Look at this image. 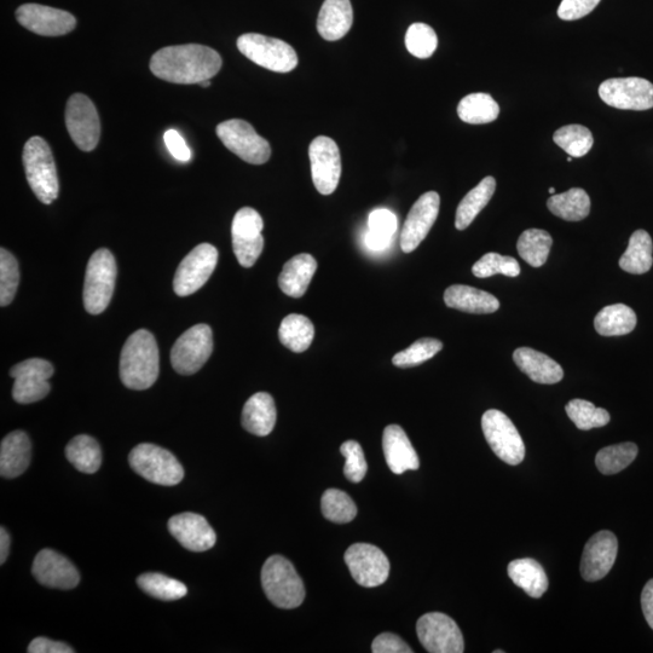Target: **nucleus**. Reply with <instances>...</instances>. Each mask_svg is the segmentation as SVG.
Segmentation results:
<instances>
[{
    "label": "nucleus",
    "instance_id": "55",
    "mask_svg": "<svg viewBox=\"0 0 653 653\" xmlns=\"http://www.w3.org/2000/svg\"><path fill=\"white\" fill-rule=\"evenodd\" d=\"M392 244V238H387V236L374 233V231H367L364 235V245L368 251L372 252H384L389 250Z\"/></svg>",
    "mask_w": 653,
    "mask_h": 653
},
{
    "label": "nucleus",
    "instance_id": "40",
    "mask_svg": "<svg viewBox=\"0 0 653 653\" xmlns=\"http://www.w3.org/2000/svg\"><path fill=\"white\" fill-rule=\"evenodd\" d=\"M138 586L143 592H146L150 597L164 600V602H173L186 597L188 588L181 581L171 579L155 572H148L143 574L137 579Z\"/></svg>",
    "mask_w": 653,
    "mask_h": 653
},
{
    "label": "nucleus",
    "instance_id": "36",
    "mask_svg": "<svg viewBox=\"0 0 653 653\" xmlns=\"http://www.w3.org/2000/svg\"><path fill=\"white\" fill-rule=\"evenodd\" d=\"M66 456L78 471L86 475L96 473L102 465L100 444L88 435L74 437L66 447Z\"/></svg>",
    "mask_w": 653,
    "mask_h": 653
},
{
    "label": "nucleus",
    "instance_id": "57",
    "mask_svg": "<svg viewBox=\"0 0 653 653\" xmlns=\"http://www.w3.org/2000/svg\"><path fill=\"white\" fill-rule=\"evenodd\" d=\"M10 550V536L3 527L0 529V564L7 562Z\"/></svg>",
    "mask_w": 653,
    "mask_h": 653
},
{
    "label": "nucleus",
    "instance_id": "49",
    "mask_svg": "<svg viewBox=\"0 0 653 653\" xmlns=\"http://www.w3.org/2000/svg\"><path fill=\"white\" fill-rule=\"evenodd\" d=\"M340 453L345 458L344 475L352 483H360L367 475V461L364 458L360 443L348 441L340 447Z\"/></svg>",
    "mask_w": 653,
    "mask_h": 653
},
{
    "label": "nucleus",
    "instance_id": "12",
    "mask_svg": "<svg viewBox=\"0 0 653 653\" xmlns=\"http://www.w3.org/2000/svg\"><path fill=\"white\" fill-rule=\"evenodd\" d=\"M416 633L421 645L431 653H462L464 637L458 624L442 612H430L419 618Z\"/></svg>",
    "mask_w": 653,
    "mask_h": 653
},
{
    "label": "nucleus",
    "instance_id": "7",
    "mask_svg": "<svg viewBox=\"0 0 653 653\" xmlns=\"http://www.w3.org/2000/svg\"><path fill=\"white\" fill-rule=\"evenodd\" d=\"M238 48L248 60L271 72L288 73L298 66L296 50L281 39L246 33L238 39Z\"/></svg>",
    "mask_w": 653,
    "mask_h": 653
},
{
    "label": "nucleus",
    "instance_id": "17",
    "mask_svg": "<svg viewBox=\"0 0 653 653\" xmlns=\"http://www.w3.org/2000/svg\"><path fill=\"white\" fill-rule=\"evenodd\" d=\"M311 175L314 186L322 195H331L342 176V156L338 144L326 136L316 137L309 147Z\"/></svg>",
    "mask_w": 653,
    "mask_h": 653
},
{
    "label": "nucleus",
    "instance_id": "6",
    "mask_svg": "<svg viewBox=\"0 0 653 653\" xmlns=\"http://www.w3.org/2000/svg\"><path fill=\"white\" fill-rule=\"evenodd\" d=\"M132 470L154 484L172 487L183 481L184 470L176 456L155 444L142 443L129 456Z\"/></svg>",
    "mask_w": 653,
    "mask_h": 653
},
{
    "label": "nucleus",
    "instance_id": "45",
    "mask_svg": "<svg viewBox=\"0 0 653 653\" xmlns=\"http://www.w3.org/2000/svg\"><path fill=\"white\" fill-rule=\"evenodd\" d=\"M442 349L443 343L441 340L433 338L419 339L410 345L408 349L398 352L392 358V363L398 368L416 367L421 363L431 360Z\"/></svg>",
    "mask_w": 653,
    "mask_h": 653
},
{
    "label": "nucleus",
    "instance_id": "50",
    "mask_svg": "<svg viewBox=\"0 0 653 653\" xmlns=\"http://www.w3.org/2000/svg\"><path fill=\"white\" fill-rule=\"evenodd\" d=\"M602 0H562L558 8L559 19L576 21L592 13Z\"/></svg>",
    "mask_w": 653,
    "mask_h": 653
},
{
    "label": "nucleus",
    "instance_id": "5",
    "mask_svg": "<svg viewBox=\"0 0 653 653\" xmlns=\"http://www.w3.org/2000/svg\"><path fill=\"white\" fill-rule=\"evenodd\" d=\"M117 274V262L111 251L100 248L92 254L86 267L83 296L85 309L89 314L100 315L108 308Z\"/></svg>",
    "mask_w": 653,
    "mask_h": 653
},
{
    "label": "nucleus",
    "instance_id": "59",
    "mask_svg": "<svg viewBox=\"0 0 653 653\" xmlns=\"http://www.w3.org/2000/svg\"><path fill=\"white\" fill-rule=\"evenodd\" d=\"M548 193H550L551 195H554V194H556V189L550 188V190H548Z\"/></svg>",
    "mask_w": 653,
    "mask_h": 653
},
{
    "label": "nucleus",
    "instance_id": "19",
    "mask_svg": "<svg viewBox=\"0 0 653 653\" xmlns=\"http://www.w3.org/2000/svg\"><path fill=\"white\" fill-rule=\"evenodd\" d=\"M16 19L26 30L43 37H61L77 27V20L68 11L40 4H23L16 10Z\"/></svg>",
    "mask_w": 653,
    "mask_h": 653
},
{
    "label": "nucleus",
    "instance_id": "13",
    "mask_svg": "<svg viewBox=\"0 0 653 653\" xmlns=\"http://www.w3.org/2000/svg\"><path fill=\"white\" fill-rule=\"evenodd\" d=\"M263 228V218L253 208L244 207L236 213L231 225V239L235 256L242 267H253L262 254Z\"/></svg>",
    "mask_w": 653,
    "mask_h": 653
},
{
    "label": "nucleus",
    "instance_id": "14",
    "mask_svg": "<svg viewBox=\"0 0 653 653\" xmlns=\"http://www.w3.org/2000/svg\"><path fill=\"white\" fill-rule=\"evenodd\" d=\"M218 263V250L210 244L196 246L182 260L173 280V290L177 296L188 297L198 292L210 279Z\"/></svg>",
    "mask_w": 653,
    "mask_h": 653
},
{
    "label": "nucleus",
    "instance_id": "27",
    "mask_svg": "<svg viewBox=\"0 0 653 653\" xmlns=\"http://www.w3.org/2000/svg\"><path fill=\"white\" fill-rule=\"evenodd\" d=\"M354 23V10L350 0H325L317 20V31L328 42L342 39Z\"/></svg>",
    "mask_w": 653,
    "mask_h": 653
},
{
    "label": "nucleus",
    "instance_id": "46",
    "mask_svg": "<svg viewBox=\"0 0 653 653\" xmlns=\"http://www.w3.org/2000/svg\"><path fill=\"white\" fill-rule=\"evenodd\" d=\"M406 46L410 54L418 59H429L438 46L437 34L426 23H413L406 34Z\"/></svg>",
    "mask_w": 653,
    "mask_h": 653
},
{
    "label": "nucleus",
    "instance_id": "22",
    "mask_svg": "<svg viewBox=\"0 0 653 653\" xmlns=\"http://www.w3.org/2000/svg\"><path fill=\"white\" fill-rule=\"evenodd\" d=\"M32 574L40 585L57 589H73L79 585L80 575L66 557L52 550H43L34 558Z\"/></svg>",
    "mask_w": 653,
    "mask_h": 653
},
{
    "label": "nucleus",
    "instance_id": "31",
    "mask_svg": "<svg viewBox=\"0 0 653 653\" xmlns=\"http://www.w3.org/2000/svg\"><path fill=\"white\" fill-rule=\"evenodd\" d=\"M508 576L529 597L539 599L548 589L545 569L534 559H516L508 565Z\"/></svg>",
    "mask_w": 653,
    "mask_h": 653
},
{
    "label": "nucleus",
    "instance_id": "42",
    "mask_svg": "<svg viewBox=\"0 0 653 653\" xmlns=\"http://www.w3.org/2000/svg\"><path fill=\"white\" fill-rule=\"evenodd\" d=\"M553 141L572 158H582L592 149V132L582 125H566L554 132Z\"/></svg>",
    "mask_w": 653,
    "mask_h": 653
},
{
    "label": "nucleus",
    "instance_id": "29",
    "mask_svg": "<svg viewBox=\"0 0 653 653\" xmlns=\"http://www.w3.org/2000/svg\"><path fill=\"white\" fill-rule=\"evenodd\" d=\"M444 302L448 308L468 312V314H493L500 308V302L493 294L464 285L447 288Z\"/></svg>",
    "mask_w": 653,
    "mask_h": 653
},
{
    "label": "nucleus",
    "instance_id": "51",
    "mask_svg": "<svg viewBox=\"0 0 653 653\" xmlns=\"http://www.w3.org/2000/svg\"><path fill=\"white\" fill-rule=\"evenodd\" d=\"M368 229L374 233L394 238L397 231V217L386 208H378L369 215Z\"/></svg>",
    "mask_w": 653,
    "mask_h": 653
},
{
    "label": "nucleus",
    "instance_id": "43",
    "mask_svg": "<svg viewBox=\"0 0 653 653\" xmlns=\"http://www.w3.org/2000/svg\"><path fill=\"white\" fill-rule=\"evenodd\" d=\"M565 410L572 423L582 431L604 427L611 420L608 410L597 408L593 403L580 400V398L566 404Z\"/></svg>",
    "mask_w": 653,
    "mask_h": 653
},
{
    "label": "nucleus",
    "instance_id": "33",
    "mask_svg": "<svg viewBox=\"0 0 653 653\" xmlns=\"http://www.w3.org/2000/svg\"><path fill=\"white\" fill-rule=\"evenodd\" d=\"M496 181L494 177H485L476 188L461 200L456 211L455 227L458 230H465L475 221L483 208L489 204L495 193Z\"/></svg>",
    "mask_w": 653,
    "mask_h": 653
},
{
    "label": "nucleus",
    "instance_id": "3",
    "mask_svg": "<svg viewBox=\"0 0 653 653\" xmlns=\"http://www.w3.org/2000/svg\"><path fill=\"white\" fill-rule=\"evenodd\" d=\"M23 167L32 192L40 202L50 205L60 192L59 177L50 146L42 137H32L22 154Z\"/></svg>",
    "mask_w": 653,
    "mask_h": 653
},
{
    "label": "nucleus",
    "instance_id": "25",
    "mask_svg": "<svg viewBox=\"0 0 653 653\" xmlns=\"http://www.w3.org/2000/svg\"><path fill=\"white\" fill-rule=\"evenodd\" d=\"M32 444L23 431H14L0 444V475L3 478H16L22 475L31 464Z\"/></svg>",
    "mask_w": 653,
    "mask_h": 653
},
{
    "label": "nucleus",
    "instance_id": "18",
    "mask_svg": "<svg viewBox=\"0 0 653 653\" xmlns=\"http://www.w3.org/2000/svg\"><path fill=\"white\" fill-rule=\"evenodd\" d=\"M344 558L352 579L362 587H379L389 579V559L377 546L356 543L345 552Z\"/></svg>",
    "mask_w": 653,
    "mask_h": 653
},
{
    "label": "nucleus",
    "instance_id": "37",
    "mask_svg": "<svg viewBox=\"0 0 653 653\" xmlns=\"http://www.w3.org/2000/svg\"><path fill=\"white\" fill-rule=\"evenodd\" d=\"M315 337V327L308 317L303 315H288L281 322L279 329L280 342L297 354L308 350Z\"/></svg>",
    "mask_w": 653,
    "mask_h": 653
},
{
    "label": "nucleus",
    "instance_id": "32",
    "mask_svg": "<svg viewBox=\"0 0 653 653\" xmlns=\"http://www.w3.org/2000/svg\"><path fill=\"white\" fill-rule=\"evenodd\" d=\"M637 314L624 304L605 306L594 319V328L603 337H620L637 327Z\"/></svg>",
    "mask_w": 653,
    "mask_h": 653
},
{
    "label": "nucleus",
    "instance_id": "35",
    "mask_svg": "<svg viewBox=\"0 0 653 653\" xmlns=\"http://www.w3.org/2000/svg\"><path fill=\"white\" fill-rule=\"evenodd\" d=\"M554 216L568 222H580L591 212V199L585 190L572 188L563 194H554L547 201Z\"/></svg>",
    "mask_w": 653,
    "mask_h": 653
},
{
    "label": "nucleus",
    "instance_id": "39",
    "mask_svg": "<svg viewBox=\"0 0 653 653\" xmlns=\"http://www.w3.org/2000/svg\"><path fill=\"white\" fill-rule=\"evenodd\" d=\"M552 245V236L546 230L528 229L519 236L517 250L531 267L540 268L547 262Z\"/></svg>",
    "mask_w": 653,
    "mask_h": 653
},
{
    "label": "nucleus",
    "instance_id": "8",
    "mask_svg": "<svg viewBox=\"0 0 653 653\" xmlns=\"http://www.w3.org/2000/svg\"><path fill=\"white\" fill-rule=\"evenodd\" d=\"M217 136L231 153L252 165L268 163L271 156L270 144L259 136L254 127L241 119L223 121L217 126Z\"/></svg>",
    "mask_w": 653,
    "mask_h": 653
},
{
    "label": "nucleus",
    "instance_id": "48",
    "mask_svg": "<svg viewBox=\"0 0 653 653\" xmlns=\"http://www.w3.org/2000/svg\"><path fill=\"white\" fill-rule=\"evenodd\" d=\"M20 282L19 263L5 248L0 250V305L13 302Z\"/></svg>",
    "mask_w": 653,
    "mask_h": 653
},
{
    "label": "nucleus",
    "instance_id": "52",
    "mask_svg": "<svg viewBox=\"0 0 653 653\" xmlns=\"http://www.w3.org/2000/svg\"><path fill=\"white\" fill-rule=\"evenodd\" d=\"M374 653H412L406 641L392 633L380 634L372 644Z\"/></svg>",
    "mask_w": 653,
    "mask_h": 653
},
{
    "label": "nucleus",
    "instance_id": "2",
    "mask_svg": "<svg viewBox=\"0 0 653 653\" xmlns=\"http://www.w3.org/2000/svg\"><path fill=\"white\" fill-rule=\"evenodd\" d=\"M158 343L147 329H140L126 340L120 355V379L127 389L147 390L158 380Z\"/></svg>",
    "mask_w": 653,
    "mask_h": 653
},
{
    "label": "nucleus",
    "instance_id": "28",
    "mask_svg": "<svg viewBox=\"0 0 653 653\" xmlns=\"http://www.w3.org/2000/svg\"><path fill=\"white\" fill-rule=\"evenodd\" d=\"M277 419L274 398L267 392H258L242 410V426L254 436L265 437L273 432Z\"/></svg>",
    "mask_w": 653,
    "mask_h": 653
},
{
    "label": "nucleus",
    "instance_id": "11",
    "mask_svg": "<svg viewBox=\"0 0 653 653\" xmlns=\"http://www.w3.org/2000/svg\"><path fill=\"white\" fill-rule=\"evenodd\" d=\"M66 126L75 146L83 152H92L100 142L101 121L95 104L88 96L75 94L66 107Z\"/></svg>",
    "mask_w": 653,
    "mask_h": 653
},
{
    "label": "nucleus",
    "instance_id": "30",
    "mask_svg": "<svg viewBox=\"0 0 653 653\" xmlns=\"http://www.w3.org/2000/svg\"><path fill=\"white\" fill-rule=\"evenodd\" d=\"M317 270L311 254L303 253L288 260L279 277L281 291L288 297L302 298Z\"/></svg>",
    "mask_w": 653,
    "mask_h": 653
},
{
    "label": "nucleus",
    "instance_id": "20",
    "mask_svg": "<svg viewBox=\"0 0 653 653\" xmlns=\"http://www.w3.org/2000/svg\"><path fill=\"white\" fill-rule=\"evenodd\" d=\"M441 206V198L436 192L421 195L410 210L401 234V247L410 253L419 247L435 224Z\"/></svg>",
    "mask_w": 653,
    "mask_h": 653
},
{
    "label": "nucleus",
    "instance_id": "21",
    "mask_svg": "<svg viewBox=\"0 0 653 653\" xmlns=\"http://www.w3.org/2000/svg\"><path fill=\"white\" fill-rule=\"evenodd\" d=\"M618 553L617 537L603 530L588 540L581 560V575L589 582L604 579L614 566Z\"/></svg>",
    "mask_w": 653,
    "mask_h": 653
},
{
    "label": "nucleus",
    "instance_id": "26",
    "mask_svg": "<svg viewBox=\"0 0 653 653\" xmlns=\"http://www.w3.org/2000/svg\"><path fill=\"white\" fill-rule=\"evenodd\" d=\"M513 360L524 374L535 383L553 385L564 378L563 368L550 356L530 348L514 351Z\"/></svg>",
    "mask_w": 653,
    "mask_h": 653
},
{
    "label": "nucleus",
    "instance_id": "44",
    "mask_svg": "<svg viewBox=\"0 0 653 653\" xmlns=\"http://www.w3.org/2000/svg\"><path fill=\"white\" fill-rule=\"evenodd\" d=\"M321 507L323 516L333 523H350L357 516L354 500L342 490H326L322 496Z\"/></svg>",
    "mask_w": 653,
    "mask_h": 653
},
{
    "label": "nucleus",
    "instance_id": "4",
    "mask_svg": "<svg viewBox=\"0 0 653 653\" xmlns=\"http://www.w3.org/2000/svg\"><path fill=\"white\" fill-rule=\"evenodd\" d=\"M262 585L271 603L280 609H296L305 599L302 577L290 560L270 557L262 569Z\"/></svg>",
    "mask_w": 653,
    "mask_h": 653
},
{
    "label": "nucleus",
    "instance_id": "34",
    "mask_svg": "<svg viewBox=\"0 0 653 653\" xmlns=\"http://www.w3.org/2000/svg\"><path fill=\"white\" fill-rule=\"evenodd\" d=\"M653 242L645 230L634 231L627 251L620 259V267L626 273L643 275L649 273L653 265Z\"/></svg>",
    "mask_w": 653,
    "mask_h": 653
},
{
    "label": "nucleus",
    "instance_id": "53",
    "mask_svg": "<svg viewBox=\"0 0 653 653\" xmlns=\"http://www.w3.org/2000/svg\"><path fill=\"white\" fill-rule=\"evenodd\" d=\"M164 141L167 149L176 160L188 163L192 159V152H190L186 141L176 130L166 131Z\"/></svg>",
    "mask_w": 653,
    "mask_h": 653
},
{
    "label": "nucleus",
    "instance_id": "1",
    "mask_svg": "<svg viewBox=\"0 0 653 653\" xmlns=\"http://www.w3.org/2000/svg\"><path fill=\"white\" fill-rule=\"evenodd\" d=\"M222 63L216 50L205 45L186 44L156 51L149 68L156 78L165 82L193 85L215 77L221 71Z\"/></svg>",
    "mask_w": 653,
    "mask_h": 653
},
{
    "label": "nucleus",
    "instance_id": "38",
    "mask_svg": "<svg viewBox=\"0 0 653 653\" xmlns=\"http://www.w3.org/2000/svg\"><path fill=\"white\" fill-rule=\"evenodd\" d=\"M500 107L494 98L488 94H471L459 103L458 115L464 123L482 125L493 123L499 118Z\"/></svg>",
    "mask_w": 653,
    "mask_h": 653
},
{
    "label": "nucleus",
    "instance_id": "54",
    "mask_svg": "<svg viewBox=\"0 0 653 653\" xmlns=\"http://www.w3.org/2000/svg\"><path fill=\"white\" fill-rule=\"evenodd\" d=\"M27 652L30 653H74V649L60 641L50 640L48 638H37L28 646Z\"/></svg>",
    "mask_w": 653,
    "mask_h": 653
},
{
    "label": "nucleus",
    "instance_id": "10",
    "mask_svg": "<svg viewBox=\"0 0 653 653\" xmlns=\"http://www.w3.org/2000/svg\"><path fill=\"white\" fill-rule=\"evenodd\" d=\"M213 334L210 326L196 325L177 339L171 351L172 367L182 375L199 372L210 360Z\"/></svg>",
    "mask_w": 653,
    "mask_h": 653
},
{
    "label": "nucleus",
    "instance_id": "60",
    "mask_svg": "<svg viewBox=\"0 0 653 653\" xmlns=\"http://www.w3.org/2000/svg\"><path fill=\"white\" fill-rule=\"evenodd\" d=\"M504 652H505V651H502V650H496V651H494V653H504Z\"/></svg>",
    "mask_w": 653,
    "mask_h": 653
},
{
    "label": "nucleus",
    "instance_id": "15",
    "mask_svg": "<svg viewBox=\"0 0 653 653\" xmlns=\"http://www.w3.org/2000/svg\"><path fill=\"white\" fill-rule=\"evenodd\" d=\"M54 366L43 358H30L16 364L10 371L14 378L13 397L17 403L30 404L44 400L49 395V379L54 375Z\"/></svg>",
    "mask_w": 653,
    "mask_h": 653
},
{
    "label": "nucleus",
    "instance_id": "24",
    "mask_svg": "<svg viewBox=\"0 0 653 653\" xmlns=\"http://www.w3.org/2000/svg\"><path fill=\"white\" fill-rule=\"evenodd\" d=\"M383 450L387 466L395 475H403L404 472L415 471L420 467L418 454L401 426L386 427L383 435Z\"/></svg>",
    "mask_w": 653,
    "mask_h": 653
},
{
    "label": "nucleus",
    "instance_id": "56",
    "mask_svg": "<svg viewBox=\"0 0 653 653\" xmlns=\"http://www.w3.org/2000/svg\"><path fill=\"white\" fill-rule=\"evenodd\" d=\"M641 608H643L645 620L653 629V579L646 583L641 593Z\"/></svg>",
    "mask_w": 653,
    "mask_h": 653
},
{
    "label": "nucleus",
    "instance_id": "16",
    "mask_svg": "<svg viewBox=\"0 0 653 653\" xmlns=\"http://www.w3.org/2000/svg\"><path fill=\"white\" fill-rule=\"evenodd\" d=\"M599 96L610 107L621 111H647L653 108V84L643 78H614L599 86Z\"/></svg>",
    "mask_w": 653,
    "mask_h": 653
},
{
    "label": "nucleus",
    "instance_id": "58",
    "mask_svg": "<svg viewBox=\"0 0 653 653\" xmlns=\"http://www.w3.org/2000/svg\"><path fill=\"white\" fill-rule=\"evenodd\" d=\"M199 85L202 86V88H210L211 80H205V82H202Z\"/></svg>",
    "mask_w": 653,
    "mask_h": 653
},
{
    "label": "nucleus",
    "instance_id": "41",
    "mask_svg": "<svg viewBox=\"0 0 653 653\" xmlns=\"http://www.w3.org/2000/svg\"><path fill=\"white\" fill-rule=\"evenodd\" d=\"M639 449L632 442L603 448L595 458V465L603 475H616L637 459Z\"/></svg>",
    "mask_w": 653,
    "mask_h": 653
},
{
    "label": "nucleus",
    "instance_id": "9",
    "mask_svg": "<svg viewBox=\"0 0 653 653\" xmlns=\"http://www.w3.org/2000/svg\"><path fill=\"white\" fill-rule=\"evenodd\" d=\"M482 430L489 447L508 465L517 466L525 458L522 436L511 419L500 410L490 409L482 416Z\"/></svg>",
    "mask_w": 653,
    "mask_h": 653
},
{
    "label": "nucleus",
    "instance_id": "23",
    "mask_svg": "<svg viewBox=\"0 0 653 653\" xmlns=\"http://www.w3.org/2000/svg\"><path fill=\"white\" fill-rule=\"evenodd\" d=\"M169 530L184 548L192 552H206L216 545L215 530L200 514H177L169 520Z\"/></svg>",
    "mask_w": 653,
    "mask_h": 653
},
{
    "label": "nucleus",
    "instance_id": "47",
    "mask_svg": "<svg viewBox=\"0 0 653 653\" xmlns=\"http://www.w3.org/2000/svg\"><path fill=\"white\" fill-rule=\"evenodd\" d=\"M472 273L478 279L502 274L517 277L520 274L519 263L513 257L501 256L499 253H487L473 265Z\"/></svg>",
    "mask_w": 653,
    "mask_h": 653
}]
</instances>
